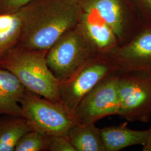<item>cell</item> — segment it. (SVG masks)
<instances>
[{
	"instance_id": "obj_11",
	"label": "cell",
	"mask_w": 151,
	"mask_h": 151,
	"mask_svg": "<svg viewBox=\"0 0 151 151\" xmlns=\"http://www.w3.org/2000/svg\"><path fill=\"white\" fill-rule=\"evenodd\" d=\"M105 151H118L130 146H145L149 137V129H131L126 123L101 129Z\"/></svg>"
},
{
	"instance_id": "obj_5",
	"label": "cell",
	"mask_w": 151,
	"mask_h": 151,
	"mask_svg": "<svg viewBox=\"0 0 151 151\" xmlns=\"http://www.w3.org/2000/svg\"><path fill=\"white\" fill-rule=\"evenodd\" d=\"M118 74V115L129 122L148 123L151 118V72Z\"/></svg>"
},
{
	"instance_id": "obj_9",
	"label": "cell",
	"mask_w": 151,
	"mask_h": 151,
	"mask_svg": "<svg viewBox=\"0 0 151 151\" xmlns=\"http://www.w3.org/2000/svg\"><path fill=\"white\" fill-rule=\"evenodd\" d=\"M83 12L99 17L113 30L119 45L134 36L122 0H78Z\"/></svg>"
},
{
	"instance_id": "obj_17",
	"label": "cell",
	"mask_w": 151,
	"mask_h": 151,
	"mask_svg": "<svg viewBox=\"0 0 151 151\" xmlns=\"http://www.w3.org/2000/svg\"><path fill=\"white\" fill-rule=\"evenodd\" d=\"M50 151H76L65 136H51L49 146Z\"/></svg>"
},
{
	"instance_id": "obj_1",
	"label": "cell",
	"mask_w": 151,
	"mask_h": 151,
	"mask_svg": "<svg viewBox=\"0 0 151 151\" xmlns=\"http://www.w3.org/2000/svg\"><path fill=\"white\" fill-rule=\"evenodd\" d=\"M17 11L22 32L16 47L36 50H48L83 13L78 0H33Z\"/></svg>"
},
{
	"instance_id": "obj_2",
	"label": "cell",
	"mask_w": 151,
	"mask_h": 151,
	"mask_svg": "<svg viewBox=\"0 0 151 151\" xmlns=\"http://www.w3.org/2000/svg\"><path fill=\"white\" fill-rule=\"evenodd\" d=\"M47 52L16 47L0 60V67L15 76L27 91L60 103V81L49 68Z\"/></svg>"
},
{
	"instance_id": "obj_6",
	"label": "cell",
	"mask_w": 151,
	"mask_h": 151,
	"mask_svg": "<svg viewBox=\"0 0 151 151\" xmlns=\"http://www.w3.org/2000/svg\"><path fill=\"white\" fill-rule=\"evenodd\" d=\"M118 74L113 72L87 93L78 104L74 113L78 122L95 123L104 117L118 115Z\"/></svg>"
},
{
	"instance_id": "obj_12",
	"label": "cell",
	"mask_w": 151,
	"mask_h": 151,
	"mask_svg": "<svg viewBox=\"0 0 151 151\" xmlns=\"http://www.w3.org/2000/svg\"><path fill=\"white\" fill-rule=\"evenodd\" d=\"M25 87L11 72L0 67V115L22 116Z\"/></svg>"
},
{
	"instance_id": "obj_13",
	"label": "cell",
	"mask_w": 151,
	"mask_h": 151,
	"mask_svg": "<svg viewBox=\"0 0 151 151\" xmlns=\"http://www.w3.org/2000/svg\"><path fill=\"white\" fill-rule=\"evenodd\" d=\"M66 137L76 151H105L101 129L95 123L77 122L71 126Z\"/></svg>"
},
{
	"instance_id": "obj_20",
	"label": "cell",
	"mask_w": 151,
	"mask_h": 151,
	"mask_svg": "<svg viewBox=\"0 0 151 151\" xmlns=\"http://www.w3.org/2000/svg\"><path fill=\"white\" fill-rule=\"evenodd\" d=\"M143 7L151 14V0H139Z\"/></svg>"
},
{
	"instance_id": "obj_19",
	"label": "cell",
	"mask_w": 151,
	"mask_h": 151,
	"mask_svg": "<svg viewBox=\"0 0 151 151\" xmlns=\"http://www.w3.org/2000/svg\"><path fill=\"white\" fill-rule=\"evenodd\" d=\"M149 129V137L146 145L143 147V151H151V127Z\"/></svg>"
},
{
	"instance_id": "obj_10",
	"label": "cell",
	"mask_w": 151,
	"mask_h": 151,
	"mask_svg": "<svg viewBox=\"0 0 151 151\" xmlns=\"http://www.w3.org/2000/svg\"><path fill=\"white\" fill-rule=\"evenodd\" d=\"M79 23L97 55L104 56L119 45L113 30L99 17L83 12Z\"/></svg>"
},
{
	"instance_id": "obj_14",
	"label": "cell",
	"mask_w": 151,
	"mask_h": 151,
	"mask_svg": "<svg viewBox=\"0 0 151 151\" xmlns=\"http://www.w3.org/2000/svg\"><path fill=\"white\" fill-rule=\"evenodd\" d=\"M32 128L22 116L2 115L0 117V151H14L17 143Z\"/></svg>"
},
{
	"instance_id": "obj_18",
	"label": "cell",
	"mask_w": 151,
	"mask_h": 151,
	"mask_svg": "<svg viewBox=\"0 0 151 151\" xmlns=\"http://www.w3.org/2000/svg\"><path fill=\"white\" fill-rule=\"evenodd\" d=\"M33 0H0V14L19 10Z\"/></svg>"
},
{
	"instance_id": "obj_15",
	"label": "cell",
	"mask_w": 151,
	"mask_h": 151,
	"mask_svg": "<svg viewBox=\"0 0 151 151\" xmlns=\"http://www.w3.org/2000/svg\"><path fill=\"white\" fill-rule=\"evenodd\" d=\"M22 32L19 11L0 14V60L18 45Z\"/></svg>"
},
{
	"instance_id": "obj_7",
	"label": "cell",
	"mask_w": 151,
	"mask_h": 151,
	"mask_svg": "<svg viewBox=\"0 0 151 151\" xmlns=\"http://www.w3.org/2000/svg\"><path fill=\"white\" fill-rule=\"evenodd\" d=\"M113 72L112 65L107 60L101 55L96 56L70 80L60 83V103L74 115L76 109L83 97Z\"/></svg>"
},
{
	"instance_id": "obj_4",
	"label": "cell",
	"mask_w": 151,
	"mask_h": 151,
	"mask_svg": "<svg viewBox=\"0 0 151 151\" xmlns=\"http://www.w3.org/2000/svg\"><path fill=\"white\" fill-rule=\"evenodd\" d=\"M22 116L32 129L49 136H67L77 122L75 116L60 102L26 90L20 103Z\"/></svg>"
},
{
	"instance_id": "obj_16",
	"label": "cell",
	"mask_w": 151,
	"mask_h": 151,
	"mask_svg": "<svg viewBox=\"0 0 151 151\" xmlns=\"http://www.w3.org/2000/svg\"><path fill=\"white\" fill-rule=\"evenodd\" d=\"M51 136L31 130L22 137L14 151H48Z\"/></svg>"
},
{
	"instance_id": "obj_8",
	"label": "cell",
	"mask_w": 151,
	"mask_h": 151,
	"mask_svg": "<svg viewBox=\"0 0 151 151\" xmlns=\"http://www.w3.org/2000/svg\"><path fill=\"white\" fill-rule=\"evenodd\" d=\"M102 57L119 74L151 72V27L140 29L127 43Z\"/></svg>"
},
{
	"instance_id": "obj_3",
	"label": "cell",
	"mask_w": 151,
	"mask_h": 151,
	"mask_svg": "<svg viewBox=\"0 0 151 151\" xmlns=\"http://www.w3.org/2000/svg\"><path fill=\"white\" fill-rule=\"evenodd\" d=\"M97 55L78 23L49 49L46 60L49 70L62 83L73 78Z\"/></svg>"
}]
</instances>
